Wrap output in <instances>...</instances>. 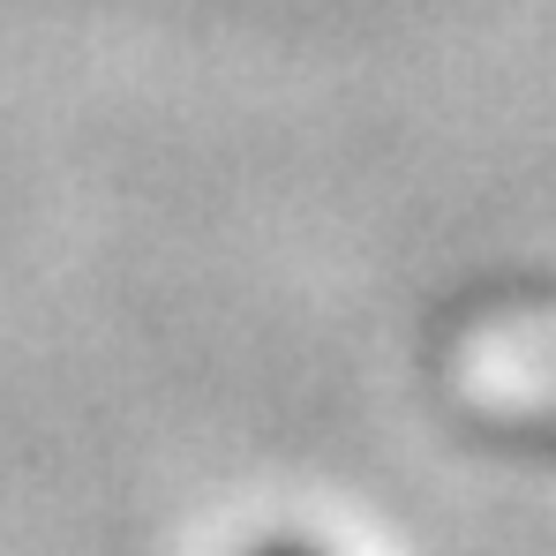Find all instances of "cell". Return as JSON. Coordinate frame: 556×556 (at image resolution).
<instances>
[{
  "instance_id": "obj_1",
  "label": "cell",
  "mask_w": 556,
  "mask_h": 556,
  "mask_svg": "<svg viewBox=\"0 0 556 556\" xmlns=\"http://www.w3.org/2000/svg\"><path fill=\"white\" fill-rule=\"evenodd\" d=\"M241 556H339L331 542H316V534H256Z\"/></svg>"
}]
</instances>
